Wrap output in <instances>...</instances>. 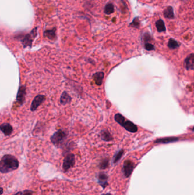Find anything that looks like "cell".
Listing matches in <instances>:
<instances>
[{
    "instance_id": "obj_1",
    "label": "cell",
    "mask_w": 194,
    "mask_h": 195,
    "mask_svg": "<svg viewBox=\"0 0 194 195\" xmlns=\"http://www.w3.org/2000/svg\"><path fill=\"white\" fill-rule=\"evenodd\" d=\"M19 162L14 156L6 155L2 157L0 162V171L1 173H8L17 169Z\"/></svg>"
},
{
    "instance_id": "obj_2",
    "label": "cell",
    "mask_w": 194,
    "mask_h": 195,
    "mask_svg": "<svg viewBox=\"0 0 194 195\" xmlns=\"http://www.w3.org/2000/svg\"><path fill=\"white\" fill-rule=\"evenodd\" d=\"M115 119L117 123L122 126L125 130L130 132L134 133L136 132L138 130V128L136 125H134L133 122L130 121L126 120L125 117L121 114H116L115 116Z\"/></svg>"
},
{
    "instance_id": "obj_3",
    "label": "cell",
    "mask_w": 194,
    "mask_h": 195,
    "mask_svg": "<svg viewBox=\"0 0 194 195\" xmlns=\"http://www.w3.org/2000/svg\"><path fill=\"white\" fill-rule=\"evenodd\" d=\"M37 30L38 27H36L31 31L30 33H28L23 36V37L21 39L22 43L23 46V48H31L32 46L33 42L37 35Z\"/></svg>"
},
{
    "instance_id": "obj_4",
    "label": "cell",
    "mask_w": 194,
    "mask_h": 195,
    "mask_svg": "<svg viewBox=\"0 0 194 195\" xmlns=\"http://www.w3.org/2000/svg\"><path fill=\"white\" fill-rule=\"evenodd\" d=\"M66 138L67 134L65 131L63 130H59L52 135L50 140L55 146H59L62 143H63Z\"/></svg>"
},
{
    "instance_id": "obj_5",
    "label": "cell",
    "mask_w": 194,
    "mask_h": 195,
    "mask_svg": "<svg viewBox=\"0 0 194 195\" xmlns=\"http://www.w3.org/2000/svg\"><path fill=\"white\" fill-rule=\"evenodd\" d=\"M75 159L73 154H69L66 156L63 161V168L65 172L67 171L69 168L72 167L75 165Z\"/></svg>"
},
{
    "instance_id": "obj_6",
    "label": "cell",
    "mask_w": 194,
    "mask_h": 195,
    "mask_svg": "<svg viewBox=\"0 0 194 195\" xmlns=\"http://www.w3.org/2000/svg\"><path fill=\"white\" fill-rule=\"evenodd\" d=\"M46 100V96L44 95H38L35 97L31 104L30 110L31 111H35L39 106L43 103Z\"/></svg>"
},
{
    "instance_id": "obj_7",
    "label": "cell",
    "mask_w": 194,
    "mask_h": 195,
    "mask_svg": "<svg viewBox=\"0 0 194 195\" xmlns=\"http://www.w3.org/2000/svg\"><path fill=\"white\" fill-rule=\"evenodd\" d=\"M26 88L25 86H22L19 88L17 96V101L20 105L23 104L25 100V96L26 95Z\"/></svg>"
},
{
    "instance_id": "obj_8",
    "label": "cell",
    "mask_w": 194,
    "mask_h": 195,
    "mask_svg": "<svg viewBox=\"0 0 194 195\" xmlns=\"http://www.w3.org/2000/svg\"><path fill=\"white\" fill-rule=\"evenodd\" d=\"M134 168L133 163L130 161H125L124 164V173L126 178H128L132 172Z\"/></svg>"
},
{
    "instance_id": "obj_9",
    "label": "cell",
    "mask_w": 194,
    "mask_h": 195,
    "mask_svg": "<svg viewBox=\"0 0 194 195\" xmlns=\"http://www.w3.org/2000/svg\"><path fill=\"white\" fill-rule=\"evenodd\" d=\"M184 65L185 69L188 70H194V54H191L185 58Z\"/></svg>"
},
{
    "instance_id": "obj_10",
    "label": "cell",
    "mask_w": 194,
    "mask_h": 195,
    "mask_svg": "<svg viewBox=\"0 0 194 195\" xmlns=\"http://www.w3.org/2000/svg\"><path fill=\"white\" fill-rule=\"evenodd\" d=\"M0 128L1 131L6 136H9L13 132V127L12 126H11L9 123H2L1 127H0Z\"/></svg>"
},
{
    "instance_id": "obj_11",
    "label": "cell",
    "mask_w": 194,
    "mask_h": 195,
    "mask_svg": "<svg viewBox=\"0 0 194 195\" xmlns=\"http://www.w3.org/2000/svg\"><path fill=\"white\" fill-rule=\"evenodd\" d=\"M56 27H54L52 29L46 30L44 31V33H43L44 37L48 38L49 39L54 41L56 39Z\"/></svg>"
},
{
    "instance_id": "obj_12",
    "label": "cell",
    "mask_w": 194,
    "mask_h": 195,
    "mask_svg": "<svg viewBox=\"0 0 194 195\" xmlns=\"http://www.w3.org/2000/svg\"><path fill=\"white\" fill-rule=\"evenodd\" d=\"M104 77V74L103 72H97L95 73L93 75V78L95 83L98 86H100L102 85L103 82Z\"/></svg>"
},
{
    "instance_id": "obj_13",
    "label": "cell",
    "mask_w": 194,
    "mask_h": 195,
    "mask_svg": "<svg viewBox=\"0 0 194 195\" xmlns=\"http://www.w3.org/2000/svg\"><path fill=\"white\" fill-rule=\"evenodd\" d=\"M178 140L179 139L176 137H167V138L157 139L155 140V142L157 143L168 144V143L175 142H177Z\"/></svg>"
},
{
    "instance_id": "obj_14",
    "label": "cell",
    "mask_w": 194,
    "mask_h": 195,
    "mask_svg": "<svg viewBox=\"0 0 194 195\" xmlns=\"http://www.w3.org/2000/svg\"><path fill=\"white\" fill-rule=\"evenodd\" d=\"M71 100H72V98L69 94L66 91H64L62 93V94L61 95L60 102H61V104H63V105H65V104L70 103Z\"/></svg>"
},
{
    "instance_id": "obj_15",
    "label": "cell",
    "mask_w": 194,
    "mask_h": 195,
    "mask_svg": "<svg viewBox=\"0 0 194 195\" xmlns=\"http://www.w3.org/2000/svg\"><path fill=\"white\" fill-rule=\"evenodd\" d=\"M100 137L105 142H110L113 140L112 136L107 130H102L100 132Z\"/></svg>"
},
{
    "instance_id": "obj_16",
    "label": "cell",
    "mask_w": 194,
    "mask_h": 195,
    "mask_svg": "<svg viewBox=\"0 0 194 195\" xmlns=\"http://www.w3.org/2000/svg\"><path fill=\"white\" fill-rule=\"evenodd\" d=\"M164 17L168 19H174L175 18L174 9L172 6H168L164 11Z\"/></svg>"
},
{
    "instance_id": "obj_17",
    "label": "cell",
    "mask_w": 194,
    "mask_h": 195,
    "mask_svg": "<svg viewBox=\"0 0 194 195\" xmlns=\"http://www.w3.org/2000/svg\"><path fill=\"white\" fill-rule=\"evenodd\" d=\"M155 26L157 28V30L159 32H164L166 31V28L165 26V24L164 21L162 19H160L155 22Z\"/></svg>"
},
{
    "instance_id": "obj_18",
    "label": "cell",
    "mask_w": 194,
    "mask_h": 195,
    "mask_svg": "<svg viewBox=\"0 0 194 195\" xmlns=\"http://www.w3.org/2000/svg\"><path fill=\"white\" fill-rule=\"evenodd\" d=\"M108 176L104 173H100L99 176V182L103 188H105L108 185Z\"/></svg>"
},
{
    "instance_id": "obj_19",
    "label": "cell",
    "mask_w": 194,
    "mask_h": 195,
    "mask_svg": "<svg viewBox=\"0 0 194 195\" xmlns=\"http://www.w3.org/2000/svg\"><path fill=\"white\" fill-rule=\"evenodd\" d=\"M115 12V9H114V5L111 2H109L108 4H107L104 10V12L107 14V15H109L112 14Z\"/></svg>"
},
{
    "instance_id": "obj_20",
    "label": "cell",
    "mask_w": 194,
    "mask_h": 195,
    "mask_svg": "<svg viewBox=\"0 0 194 195\" xmlns=\"http://www.w3.org/2000/svg\"><path fill=\"white\" fill-rule=\"evenodd\" d=\"M180 46L179 43L177 42L176 40L173 38H170L168 40V46L170 49H175L177 48H179Z\"/></svg>"
},
{
    "instance_id": "obj_21",
    "label": "cell",
    "mask_w": 194,
    "mask_h": 195,
    "mask_svg": "<svg viewBox=\"0 0 194 195\" xmlns=\"http://www.w3.org/2000/svg\"><path fill=\"white\" fill-rule=\"evenodd\" d=\"M139 26H140V21L139 20L138 17L134 18L133 20L129 24V26L134 27V28H137V29L139 28Z\"/></svg>"
},
{
    "instance_id": "obj_22",
    "label": "cell",
    "mask_w": 194,
    "mask_h": 195,
    "mask_svg": "<svg viewBox=\"0 0 194 195\" xmlns=\"http://www.w3.org/2000/svg\"><path fill=\"white\" fill-rule=\"evenodd\" d=\"M123 153H124V150H120L115 155V157H114L113 162L115 163H116L118 161H120V159H121Z\"/></svg>"
},
{
    "instance_id": "obj_23",
    "label": "cell",
    "mask_w": 194,
    "mask_h": 195,
    "mask_svg": "<svg viewBox=\"0 0 194 195\" xmlns=\"http://www.w3.org/2000/svg\"><path fill=\"white\" fill-rule=\"evenodd\" d=\"M143 39L145 43H149L148 42L150 41L152 39V38H151V35H150L149 33H144L143 34Z\"/></svg>"
},
{
    "instance_id": "obj_24",
    "label": "cell",
    "mask_w": 194,
    "mask_h": 195,
    "mask_svg": "<svg viewBox=\"0 0 194 195\" xmlns=\"http://www.w3.org/2000/svg\"><path fill=\"white\" fill-rule=\"evenodd\" d=\"M145 49L147 50V51H151V50H154V46L150 43H145L144 45Z\"/></svg>"
},
{
    "instance_id": "obj_25",
    "label": "cell",
    "mask_w": 194,
    "mask_h": 195,
    "mask_svg": "<svg viewBox=\"0 0 194 195\" xmlns=\"http://www.w3.org/2000/svg\"><path fill=\"white\" fill-rule=\"evenodd\" d=\"M108 165V160H104L102 162H101L100 164V167L101 169H105Z\"/></svg>"
},
{
    "instance_id": "obj_26",
    "label": "cell",
    "mask_w": 194,
    "mask_h": 195,
    "mask_svg": "<svg viewBox=\"0 0 194 195\" xmlns=\"http://www.w3.org/2000/svg\"><path fill=\"white\" fill-rule=\"evenodd\" d=\"M32 194H33L32 191L26 190V191H25L23 192V195H32Z\"/></svg>"
},
{
    "instance_id": "obj_27",
    "label": "cell",
    "mask_w": 194,
    "mask_h": 195,
    "mask_svg": "<svg viewBox=\"0 0 194 195\" xmlns=\"http://www.w3.org/2000/svg\"><path fill=\"white\" fill-rule=\"evenodd\" d=\"M22 192H18L17 193H16L15 195H22Z\"/></svg>"
},
{
    "instance_id": "obj_28",
    "label": "cell",
    "mask_w": 194,
    "mask_h": 195,
    "mask_svg": "<svg viewBox=\"0 0 194 195\" xmlns=\"http://www.w3.org/2000/svg\"><path fill=\"white\" fill-rule=\"evenodd\" d=\"M1 194H2V193H3V190H2V188H1Z\"/></svg>"
},
{
    "instance_id": "obj_29",
    "label": "cell",
    "mask_w": 194,
    "mask_h": 195,
    "mask_svg": "<svg viewBox=\"0 0 194 195\" xmlns=\"http://www.w3.org/2000/svg\"><path fill=\"white\" fill-rule=\"evenodd\" d=\"M103 195H112L111 194H109V193H107V194H104Z\"/></svg>"
},
{
    "instance_id": "obj_30",
    "label": "cell",
    "mask_w": 194,
    "mask_h": 195,
    "mask_svg": "<svg viewBox=\"0 0 194 195\" xmlns=\"http://www.w3.org/2000/svg\"><path fill=\"white\" fill-rule=\"evenodd\" d=\"M192 130H193V131H194V127H193V128H192Z\"/></svg>"
}]
</instances>
